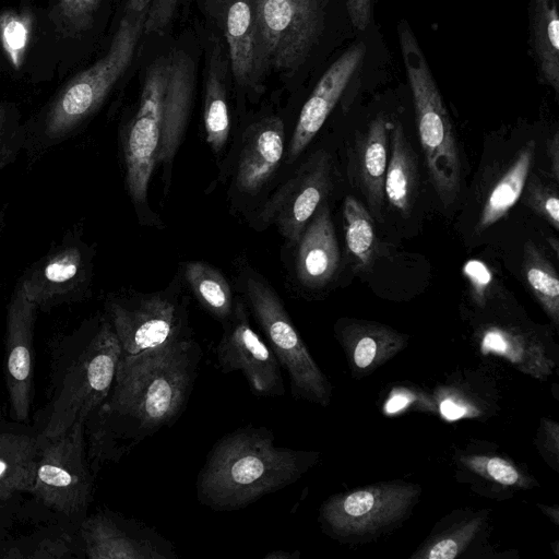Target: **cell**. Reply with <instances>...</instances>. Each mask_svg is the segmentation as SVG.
<instances>
[{
	"label": "cell",
	"mask_w": 559,
	"mask_h": 559,
	"mask_svg": "<svg viewBox=\"0 0 559 559\" xmlns=\"http://www.w3.org/2000/svg\"><path fill=\"white\" fill-rule=\"evenodd\" d=\"M202 350L191 337L121 358L110 392L86 419L87 453L117 462L181 415L198 377Z\"/></svg>",
	"instance_id": "cell-1"
},
{
	"label": "cell",
	"mask_w": 559,
	"mask_h": 559,
	"mask_svg": "<svg viewBox=\"0 0 559 559\" xmlns=\"http://www.w3.org/2000/svg\"><path fill=\"white\" fill-rule=\"evenodd\" d=\"M120 357L121 346L106 314L53 342L47 403L34 425L39 443L86 421L108 396Z\"/></svg>",
	"instance_id": "cell-2"
},
{
	"label": "cell",
	"mask_w": 559,
	"mask_h": 559,
	"mask_svg": "<svg viewBox=\"0 0 559 559\" xmlns=\"http://www.w3.org/2000/svg\"><path fill=\"white\" fill-rule=\"evenodd\" d=\"M318 453L278 447L265 427L247 426L221 438L197 477V498L214 511H235L298 480Z\"/></svg>",
	"instance_id": "cell-3"
},
{
	"label": "cell",
	"mask_w": 559,
	"mask_h": 559,
	"mask_svg": "<svg viewBox=\"0 0 559 559\" xmlns=\"http://www.w3.org/2000/svg\"><path fill=\"white\" fill-rule=\"evenodd\" d=\"M146 14H124L105 53L63 80L51 96L24 120L29 164L78 135L103 107L130 67Z\"/></svg>",
	"instance_id": "cell-4"
},
{
	"label": "cell",
	"mask_w": 559,
	"mask_h": 559,
	"mask_svg": "<svg viewBox=\"0 0 559 559\" xmlns=\"http://www.w3.org/2000/svg\"><path fill=\"white\" fill-rule=\"evenodd\" d=\"M396 31L427 171L440 202L448 207L461 188L462 165L453 126L413 28L400 20Z\"/></svg>",
	"instance_id": "cell-5"
},
{
	"label": "cell",
	"mask_w": 559,
	"mask_h": 559,
	"mask_svg": "<svg viewBox=\"0 0 559 559\" xmlns=\"http://www.w3.org/2000/svg\"><path fill=\"white\" fill-rule=\"evenodd\" d=\"M93 473L85 423L78 421L59 437L40 443L29 493L41 507L78 525L92 499Z\"/></svg>",
	"instance_id": "cell-6"
},
{
	"label": "cell",
	"mask_w": 559,
	"mask_h": 559,
	"mask_svg": "<svg viewBox=\"0 0 559 559\" xmlns=\"http://www.w3.org/2000/svg\"><path fill=\"white\" fill-rule=\"evenodd\" d=\"M329 0H252L261 72H295L322 38Z\"/></svg>",
	"instance_id": "cell-7"
},
{
	"label": "cell",
	"mask_w": 559,
	"mask_h": 559,
	"mask_svg": "<svg viewBox=\"0 0 559 559\" xmlns=\"http://www.w3.org/2000/svg\"><path fill=\"white\" fill-rule=\"evenodd\" d=\"M246 297L267 345L288 374L293 396L326 406L331 397V385L309 353L278 296L261 280L248 276Z\"/></svg>",
	"instance_id": "cell-8"
},
{
	"label": "cell",
	"mask_w": 559,
	"mask_h": 559,
	"mask_svg": "<svg viewBox=\"0 0 559 559\" xmlns=\"http://www.w3.org/2000/svg\"><path fill=\"white\" fill-rule=\"evenodd\" d=\"M0 74L31 85L59 80L57 40L36 0L0 9Z\"/></svg>",
	"instance_id": "cell-9"
},
{
	"label": "cell",
	"mask_w": 559,
	"mask_h": 559,
	"mask_svg": "<svg viewBox=\"0 0 559 559\" xmlns=\"http://www.w3.org/2000/svg\"><path fill=\"white\" fill-rule=\"evenodd\" d=\"M94 249L79 229H69L62 239L31 264L17 284L38 311L75 302L90 295Z\"/></svg>",
	"instance_id": "cell-10"
},
{
	"label": "cell",
	"mask_w": 559,
	"mask_h": 559,
	"mask_svg": "<svg viewBox=\"0 0 559 559\" xmlns=\"http://www.w3.org/2000/svg\"><path fill=\"white\" fill-rule=\"evenodd\" d=\"M171 66V55L160 57L147 69L138 111L123 135L126 183L136 205L146 202L148 182L157 163L162 110Z\"/></svg>",
	"instance_id": "cell-11"
},
{
	"label": "cell",
	"mask_w": 559,
	"mask_h": 559,
	"mask_svg": "<svg viewBox=\"0 0 559 559\" xmlns=\"http://www.w3.org/2000/svg\"><path fill=\"white\" fill-rule=\"evenodd\" d=\"M106 316L121 346V358L190 338L180 306L164 295L110 299Z\"/></svg>",
	"instance_id": "cell-12"
},
{
	"label": "cell",
	"mask_w": 559,
	"mask_h": 559,
	"mask_svg": "<svg viewBox=\"0 0 559 559\" xmlns=\"http://www.w3.org/2000/svg\"><path fill=\"white\" fill-rule=\"evenodd\" d=\"M419 492L414 485L381 484L335 495L322 504L320 519L337 536L372 533L401 520Z\"/></svg>",
	"instance_id": "cell-13"
},
{
	"label": "cell",
	"mask_w": 559,
	"mask_h": 559,
	"mask_svg": "<svg viewBox=\"0 0 559 559\" xmlns=\"http://www.w3.org/2000/svg\"><path fill=\"white\" fill-rule=\"evenodd\" d=\"M80 557L88 559H177L158 532L111 511L86 515L76 528Z\"/></svg>",
	"instance_id": "cell-14"
},
{
	"label": "cell",
	"mask_w": 559,
	"mask_h": 559,
	"mask_svg": "<svg viewBox=\"0 0 559 559\" xmlns=\"http://www.w3.org/2000/svg\"><path fill=\"white\" fill-rule=\"evenodd\" d=\"M216 348L224 373L240 371L252 392L260 396H281L285 388L274 353L252 329L243 302L237 301Z\"/></svg>",
	"instance_id": "cell-15"
},
{
	"label": "cell",
	"mask_w": 559,
	"mask_h": 559,
	"mask_svg": "<svg viewBox=\"0 0 559 559\" xmlns=\"http://www.w3.org/2000/svg\"><path fill=\"white\" fill-rule=\"evenodd\" d=\"M331 188L332 160L320 150L264 204L259 218L264 225L275 224L286 239L297 243Z\"/></svg>",
	"instance_id": "cell-16"
},
{
	"label": "cell",
	"mask_w": 559,
	"mask_h": 559,
	"mask_svg": "<svg viewBox=\"0 0 559 559\" xmlns=\"http://www.w3.org/2000/svg\"><path fill=\"white\" fill-rule=\"evenodd\" d=\"M38 308L16 283L7 307L4 378L13 421L28 424L34 382V334Z\"/></svg>",
	"instance_id": "cell-17"
},
{
	"label": "cell",
	"mask_w": 559,
	"mask_h": 559,
	"mask_svg": "<svg viewBox=\"0 0 559 559\" xmlns=\"http://www.w3.org/2000/svg\"><path fill=\"white\" fill-rule=\"evenodd\" d=\"M364 36L347 47L318 81L299 114L288 148V162L296 159L309 145L352 81L361 71L367 56Z\"/></svg>",
	"instance_id": "cell-18"
},
{
	"label": "cell",
	"mask_w": 559,
	"mask_h": 559,
	"mask_svg": "<svg viewBox=\"0 0 559 559\" xmlns=\"http://www.w3.org/2000/svg\"><path fill=\"white\" fill-rule=\"evenodd\" d=\"M59 50V80L82 68L92 50L106 0H36Z\"/></svg>",
	"instance_id": "cell-19"
},
{
	"label": "cell",
	"mask_w": 559,
	"mask_h": 559,
	"mask_svg": "<svg viewBox=\"0 0 559 559\" xmlns=\"http://www.w3.org/2000/svg\"><path fill=\"white\" fill-rule=\"evenodd\" d=\"M392 126L385 117H376L365 131L355 135L348 152L350 181L365 198L370 214L378 219L382 217L385 202L384 177Z\"/></svg>",
	"instance_id": "cell-20"
},
{
	"label": "cell",
	"mask_w": 559,
	"mask_h": 559,
	"mask_svg": "<svg viewBox=\"0 0 559 559\" xmlns=\"http://www.w3.org/2000/svg\"><path fill=\"white\" fill-rule=\"evenodd\" d=\"M297 243L299 282L312 289L325 286L335 276L341 261L333 221L325 203L318 207Z\"/></svg>",
	"instance_id": "cell-21"
},
{
	"label": "cell",
	"mask_w": 559,
	"mask_h": 559,
	"mask_svg": "<svg viewBox=\"0 0 559 559\" xmlns=\"http://www.w3.org/2000/svg\"><path fill=\"white\" fill-rule=\"evenodd\" d=\"M194 87V64L183 52L171 53L162 110L157 163L169 167L183 136Z\"/></svg>",
	"instance_id": "cell-22"
},
{
	"label": "cell",
	"mask_w": 559,
	"mask_h": 559,
	"mask_svg": "<svg viewBox=\"0 0 559 559\" xmlns=\"http://www.w3.org/2000/svg\"><path fill=\"white\" fill-rule=\"evenodd\" d=\"M284 124L275 116L251 126L238 162L236 183L240 191H259L277 169L284 154Z\"/></svg>",
	"instance_id": "cell-23"
},
{
	"label": "cell",
	"mask_w": 559,
	"mask_h": 559,
	"mask_svg": "<svg viewBox=\"0 0 559 559\" xmlns=\"http://www.w3.org/2000/svg\"><path fill=\"white\" fill-rule=\"evenodd\" d=\"M40 443L34 426L0 425V502L32 489Z\"/></svg>",
	"instance_id": "cell-24"
},
{
	"label": "cell",
	"mask_w": 559,
	"mask_h": 559,
	"mask_svg": "<svg viewBox=\"0 0 559 559\" xmlns=\"http://www.w3.org/2000/svg\"><path fill=\"white\" fill-rule=\"evenodd\" d=\"M223 28L234 78L240 86L250 85L261 72L252 0H226Z\"/></svg>",
	"instance_id": "cell-25"
},
{
	"label": "cell",
	"mask_w": 559,
	"mask_h": 559,
	"mask_svg": "<svg viewBox=\"0 0 559 559\" xmlns=\"http://www.w3.org/2000/svg\"><path fill=\"white\" fill-rule=\"evenodd\" d=\"M530 47L540 81L559 95L558 0H530Z\"/></svg>",
	"instance_id": "cell-26"
},
{
	"label": "cell",
	"mask_w": 559,
	"mask_h": 559,
	"mask_svg": "<svg viewBox=\"0 0 559 559\" xmlns=\"http://www.w3.org/2000/svg\"><path fill=\"white\" fill-rule=\"evenodd\" d=\"M352 367L370 371L400 350L405 337L391 328L366 321H350L337 329Z\"/></svg>",
	"instance_id": "cell-27"
},
{
	"label": "cell",
	"mask_w": 559,
	"mask_h": 559,
	"mask_svg": "<svg viewBox=\"0 0 559 559\" xmlns=\"http://www.w3.org/2000/svg\"><path fill=\"white\" fill-rule=\"evenodd\" d=\"M479 338L484 354L503 356L522 371L540 379L551 373L554 362L543 355L542 344L520 328L488 324L480 330Z\"/></svg>",
	"instance_id": "cell-28"
},
{
	"label": "cell",
	"mask_w": 559,
	"mask_h": 559,
	"mask_svg": "<svg viewBox=\"0 0 559 559\" xmlns=\"http://www.w3.org/2000/svg\"><path fill=\"white\" fill-rule=\"evenodd\" d=\"M389 140L391 154L384 177L385 200L395 211L408 214L418 192L417 155L400 121L393 122Z\"/></svg>",
	"instance_id": "cell-29"
},
{
	"label": "cell",
	"mask_w": 559,
	"mask_h": 559,
	"mask_svg": "<svg viewBox=\"0 0 559 559\" xmlns=\"http://www.w3.org/2000/svg\"><path fill=\"white\" fill-rule=\"evenodd\" d=\"M535 152L536 142L534 140L527 141L493 183L479 213L476 224L477 233H483L501 221L516 204L523 194L526 179L534 163Z\"/></svg>",
	"instance_id": "cell-30"
},
{
	"label": "cell",
	"mask_w": 559,
	"mask_h": 559,
	"mask_svg": "<svg viewBox=\"0 0 559 559\" xmlns=\"http://www.w3.org/2000/svg\"><path fill=\"white\" fill-rule=\"evenodd\" d=\"M343 222L346 252L355 271H368L377 253V236L372 215L353 195L343 202Z\"/></svg>",
	"instance_id": "cell-31"
},
{
	"label": "cell",
	"mask_w": 559,
	"mask_h": 559,
	"mask_svg": "<svg viewBox=\"0 0 559 559\" xmlns=\"http://www.w3.org/2000/svg\"><path fill=\"white\" fill-rule=\"evenodd\" d=\"M522 275L525 283L555 325L559 323L558 273L547 253L528 240L524 246Z\"/></svg>",
	"instance_id": "cell-32"
},
{
	"label": "cell",
	"mask_w": 559,
	"mask_h": 559,
	"mask_svg": "<svg viewBox=\"0 0 559 559\" xmlns=\"http://www.w3.org/2000/svg\"><path fill=\"white\" fill-rule=\"evenodd\" d=\"M185 277L200 304L217 320L226 322L235 302L224 275L207 263L192 261L185 266Z\"/></svg>",
	"instance_id": "cell-33"
},
{
	"label": "cell",
	"mask_w": 559,
	"mask_h": 559,
	"mask_svg": "<svg viewBox=\"0 0 559 559\" xmlns=\"http://www.w3.org/2000/svg\"><path fill=\"white\" fill-rule=\"evenodd\" d=\"M223 70L216 60H212L205 84L203 117L206 142L216 154L224 148L230 130Z\"/></svg>",
	"instance_id": "cell-34"
},
{
	"label": "cell",
	"mask_w": 559,
	"mask_h": 559,
	"mask_svg": "<svg viewBox=\"0 0 559 559\" xmlns=\"http://www.w3.org/2000/svg\"><path fill=\"white\" fill-rule=\"evenodd\" d=\"M25 130L16 103L0 98V171L24 151Z\"/></svg>",
	"instance_id": "cell-35"
},
{
	"label": "cell",
	"mask_w": 559,
	"mask_h": 559,
	"mask_svg": "<svg viewBox=\"0 0 559 559\" xmlns=\"http://www.w3.org/2000/svg\"><path fill=\"white\" fill-rule=\"evenodd\" d=\"M523 192L526 206L555 230H559L558 183L536 174L528 175Z\"/></svg>",
	"instance_id": "cell-36"
},
{
	"label": "cell",
	"mask_w": 559,
	"mask_h": 559,
	"mask_svg": "<svg viewBox=\"0 0 559 559\" xmlns=\"http://www.w3.org/2000/svg\"><path fill=\"white\" fill-rule=\"evenodd\" d=\"M462 462L471 471L503 486L525 487L526 478L509 461L498 456L467 455Z\"/></svg>",
	"instance_id": "cell-37"
},
{
	"label": "cell",
	"mask_w": 559,
	"mask_h": 559,
	"mask_svg": "<svg viewBox=\"0 0 559 559\" xmlns=\"http://www.w3.org/2000/svg\"><path fill=\"white\" fill-rule=\"evenodd\" d=\"M480 526V519L472 520L454 533L430 545L421 556L428 559H453L466 547Z\"/></svg>",
	"instance_id": "cell-38"
},
{
	"label": "cell",
	"mask_w": 559,
	"mask_h": 559,
	"mask_svg": "<svg viewBox=\"0 0 559 559\" xmlns=\"http://www.w3.org/2000/svg\"><path fill=\"white\" fill-rule=\"evenodd\" d=\"M463 273L469 283L473 300L484 306L493 286L491 272L481 261L469 260L465 263Z\"/></svg>",
	"instance_id": "cell-39"
},
{
	"label": "cell",
	"mask_w": 559,
	"mask_h": 559,
	"mask_svg": "<svg viewBox=\"0 0 559 559\" xmlns=\"http://www.w3.org/2000/svg\"><path fill=\"white\" fill-rule=\"evenodd\" d=\"M180 0H151L145 22L144 32L160 33L170 23Z\"/></svg>",
	"instance_id": "cell-40"
},
{
	"label": "cell",
	"mask_w": 559,
	"mask_h": 559,
	"mask_svg": "<svg viewBox=\"0 0 559 559\" xmlns=\"http://www.w3.org/2000/svg\"><path fill=\"white\" fill-rule=\"evenodd\" d=\"M349 23L357 35L366 33L373 24L374 0H345Z\"/></svg>",
	"instance_id": "cell-41"
},
{
	"label": "cell",
	"mask_w": 559,
	"mask_h": 559,
	"mask_svg": "<svg viewBox=\"0 0 559 559\" xmlns=\"http://www.w3.org/2000/svg\"><path fill=\"white\" fill-rule=\"evenodd\" d=\"M546 154L549 159L550 178L559 182V133L556 131L546 142Z\"/></svg>",
	"instance_id": "cell-42"
},
{
	"label": "cell",
	"mask_w": 559,
	"mask_h": 559,
	"mask_svg": "<svg viewBox=\"0 0 559 559\" xmlns=\"http://www.w3.org/2000/svg\"><path fill=\"white\" fill-rule=\"evenodd\" d=\"M465 407L459 405L454 401L447 400L440 405V412L447 419L453 420L461 418L465 414Z\"/></svg>",
	"instance_id": "cell-43"
},
{
	"label": "cell",
	"mask_w": 559,
	"mask_h": 559,
	"mask_svg": "<svg viewBox=\"0 0 559 559\" xmlns=\"http://www.w3.org/2000/svg\"><path fill=\"white\" fill-rule=\"evenodd\" d=\"M408 403L409 397L406 394L395 393L389 399L385 405V412L389 414L396 413L405 408L408 405Z\"/></svg>",
	"instance_id": "cell-44"
},
{
	"label": "cell",
	"mask_w": 559,
	"mask_h": 559,
	"mask_svg": "<svg viewBox=\"0 0 559 559\" xmlns=\"http://www.w3.org/2000/svg\"><path fill=\"white\" fill-rule=\"evenodd\" d=\"M151 0H128L126 7V14L131 16H139L146 14Z\"/></svg>",
	"instance_id": "cell-45"
},
{
	"label": "cell",
	"mask_w": 559,
	"mask_h": 559,
	"mask_svg": "<svg viewBox=\"0 0 559 559\" xmlns=\"http://www.w3.org/2000/svg\"><path fill=\"white\" fill-rule=\"evenodd\" d=\"M299 557V552H290L287 550H276L267 554L264 559H296Z\"/></svg>",
	"instance_id": "cell-46"
},
{
	"label": "cell",
	"mask_w": 559,
	"mask_h": 559,
	"mask_svg": "<svg viewBox=\"0 0 559 559\" xmlns=\"http://www.w3.org/2000/svg\"><path fill=\"white\" fill-rule=\"evenodd\" d=\"M547 242L550 246V249L555 252V255L559 257V242L556 237H548Z\"/></svg>",
	"instance_id": "cell-47"
},
{
	"label": "cell",
	"mask_w": 559,
	"mask_h": 559,
	"mask_svg": "<svg viewBox=\"0 0 559 559\" xmlns=\"http://www.w3.org/2000/svg\"><path fill=\"white\" fill-rule=\"evenodd\" d=\"M5 219V206L0 210V246H1V236L4 227Z\"/></svg>",
	"instance_id": "cell-48"
}]
</instances>
